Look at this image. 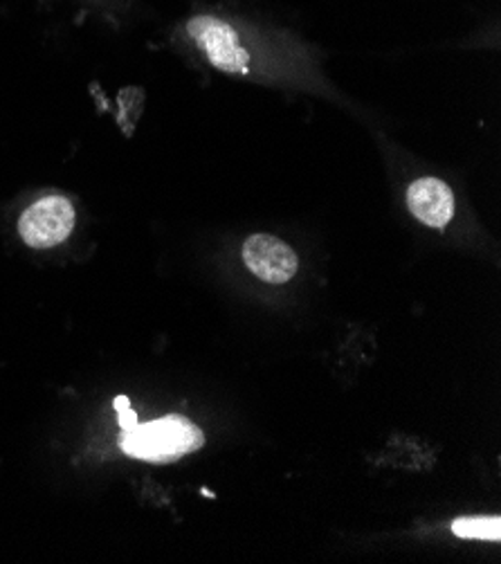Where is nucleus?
I'll use <instances>...</instances> for the list:
<instances>
[{"label": "nucleus", "instance_id": "nucleus-4", "mask_svg": "<svg viewBox=\"0 0 501 564\" xmlns=\"http://www.w3.org/2000/svg\"><path fill=\"white\" fill-rule=\"evenodd\" d=\"M243 261L254 276L268 281V284H286L297 272L295 250L272 235H252L243 243Z\"/></svg>", "mask_w": 501, "mask_h": 564}, {"label": "nucleus", "instance_id": "nucleus-2", "mask_svg": "<svg viewBox=\"0 0 501 564\" xmlns=\"http://www.w3.org/2000/svg\"><path fill=\"white\" fill-rule=\"evenodd\" d=\"M75 223L77 214L68 198L45 196L23 212L19 220V232L30 248L47 250L64 243L75 230Z\"/></svg>", "mask_w": 501, "mask_h": 564}, {"label": "nucleus", "instance_id": "nucleus-3", "mask_svg": "<svg viewBox=\"0 0 501 564\" xmlns=\"http://www.w3.org/2000/svg\"><path fill=\"white\" fill-rule=\"evenodd\" d=\"M189 36L196 45L207 54V59L214 68L230 73V75H246L250 66V54L241 45L237 30L214 17H196L187 23Z\"/></svg>", "mask_w": 501, "mask_h": 564}, {"label": "nucleus", "instance_id": "nucleus-6", "mask_svg": "<svg viewBox=\"0 0 501 564\" xmlns=\"http://www.w3.org/2000/svg\"><path fill=\"white\" fill-rule=\"evenodd\" d=\"M453 533L461 540H483L499 542L501 540V520L497 516H477V518H459L453 522Z\"/></svg>", "mask_w": 501, "mask_h": 564}, {"label": "nucleus", "instance_id": "nucleus-7", "mask_svg": "<svg viewBox=\"0 0 501 564\" xmlns=\"http://www.w3.org/2000/svg\"><path fill=\"white\" fill-rule=\"evenodd\" d=\"M120 425H122V430H131V427L138 425V416H135V412L131 408L120 410Z\"/></svg>", "mask_w": 501, "mask_h": 564}, {"label": "nucleus", "instance_id": "nucleus-1", "mask_svg": "<svg viewBox=\"0 0 501 564\" xmlns=\"http://www.w3.org/2000/svg\"><path fill=\"white\" fill-rule=\"evenodd\" d=\"M120 445L129 457L151 464H174L205 445V434L185 416H164L124 430Z\"/></svg>", "mask_w": 501, "mask_h": 564}, {"label": "nucleus", "instance_id": "nucleus-8", "mask_svg": "<svg viewBox=\"0 0 501 564\" xmlns=\"http://www.w3.org/2000/svg\"><path fill=\"white\" fill-rule=\"evenodd\" d=\"M124 408H131V403H129V399H127V397H120V399L116 401V410L120 412V410H124Z\"/></svg>", "mask_w": 501, "mask_h": 564}, {"label": "nucleus", "instance_id": "nucleus-5", "mask_svg": "<svg viewBox=\"0 0 501 564\" xmlns=\"http://www.w3.org/2000/svg\"><path fill=\"white\" fill-rule=\"evenodd\" d=\"M410 212L429 228L443 230L455 216L453 189L438 178H421L407 189Z\"/></svg>", "mask_w": 501, "mask_h": 564}]
</instances>
